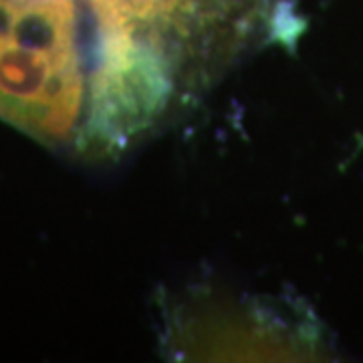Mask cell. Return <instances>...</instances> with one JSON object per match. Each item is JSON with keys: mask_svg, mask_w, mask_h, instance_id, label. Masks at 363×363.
Returning a JSON list of instances; mask_svg holds the SVG:
<instances>
[{"mask_svg": "<svg viewBox=\"0 0 363 363\" xmlns=\"http://www.w3.org/2000/svg\"><path fill=\"white\" fill-rule=\"evenodd\" d=\"M83 95L75 0H0V119L61 143L77 128Z\"/></svg>", "mask_w": 363, "mask_h": 363, "instance_id": "1", "label": "cell"}, {"mask_svg": "<svg viewBox=\"0 0 363 363\" xmlns=\"http://www.w3.org/2000/svg\"><path fill=\"white\" fill-rule=\"evenodd\" d=\"M87 116L77 143L93 154L128 145L168 105L174 79L168 55L123 30H97Z\"/></svg>", "mask_w": 363, "mask_h": 363, "instance_id": "2", "label": "cell"}]
</instances>
